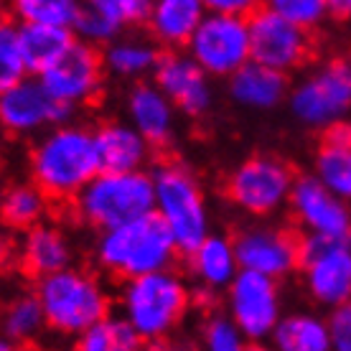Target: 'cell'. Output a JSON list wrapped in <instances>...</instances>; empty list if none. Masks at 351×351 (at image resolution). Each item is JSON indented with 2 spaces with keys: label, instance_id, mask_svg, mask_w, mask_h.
I'll list each match as a JSON object with an SVG mask.
<instances>
[{
  "label": "cell",
  "instance_id": "cell-1",
  "mask_svg": "<svg viewBox=\"0 0 351 351\" xmlns=\"http://www.w3.org/2000/svg\"><path fill=\"white\" fill-rule=\"evenodd\" d=\"M99 171L95 130L82 125H53L31 150L34 184L56 202L74 199Z\"/></svg>",
  "mask_w": 351,
  "mask_h": 351
},
{
  "label": "cell",
  "instance_id": "cell-2",
  "mask_svg": "<svg viewBox=\"0 0 351 351\" xmlns=\"http://www.w3.org/2000/svg\"><path fill=\"white\" fill-rule=\"evenodd\" d=\"M189 308L191 290L171 267L130 278L120 290V316L150 346L166 343L186 321Z\"/></svg>",
  "mask_w": 351,
  "mask_h": 351
},
{
  "label": "cell",
  "instance_id": "cell-3",
  "mask_svg": "<svg viewBox=\"0 0 351 351\" xmlns=\"http://www.w3.org/2000/svg\"><path fill=\"white\" fill-rule=\"evenodd\" d=\"M178 255L181 252L171 232L156 211L105 229L97 239L99 267L123 282L138 275L173 267Z\"/></svg>",
  "mask_w": 351,
  "mask_h": 351
},
{
  "label": "cell",
  "instance_id": "cell-4",
  "mask_svg": "<svg viewBox=\"0 0 351 351\" xmlns=\"http://www.w3.org/2000/svg\"><path fill=\"white\" fill-rule=\"evenodd\" d=\"M156 204L153 211L168 227L181 255H189L193 247L211 234V214L206 193L191 168L184 163H160L153 171Z\"/></svg>",
  "mask_w": 351,
  "mask_h": 351
},
{
  "label": "cell",
  "instance_id": "cell-5",
  "mask_svg": "<svg viewBox=\"0 0 351 351\" xmlns=\"http://www.w3.org/2000/svg\"><path fill=\"white\" fill-rule=\"evenodd\" d=\"M156 204L153 173L141 171H99L74 196V209L89 227L112 229L143 214H150Z\"/></svg>",
  "mask_w": 351,
  "mask_h": 351
},
{
  "label": "cell",
  "instance_id": "cell-6",
  "mask_svg": "<svg viewBox=\"0 0 351 351\" xmlns=\"http://www.w3.org/2000/svg\"><path fill=\"white\" fill-rule=\"evenodd\" d=\"M36 295L44 308L46 326L62 336H77L92 324L110 316V295L105 285L77 267H64L38 278Z\"/></svg>",
  "mask_w": 351,
  "mask_h": 351
},
{
  "label": "cell",
  "instance_id": "cell-7",
  "mask_svg": "<svg viewBox=\"0 0 351 351\" xmlns=\"http://www.w3.org/2000/svg\"><path fill=\"white\" fill-rule=\"evenodd\" d=\"M293 120L308 130L324 132L328 125L351 117V62L334 59L308 71L288 92Z\"/></svg>",
  "mask_w": 351,
  "mask_h": 351
},
{
  "label": "cell",
  "instance_id": "cell-8",
  "mask_svg": "<svg viewBox=\"0 0 351 351\" xmlns=\"http://www.w3.org/2000/svg\"><path fill=\"white\" fill-rule=\"evenodd\" d=\"M295 178V171L282 158L257 153L229 173L227 199L247 217L267 219L288 206Z\"/></svg>",
  "mask_w": 351,
  "mask_h": 351
},
{
  "label": "cell",
  "instance_id": "cell-9",
  "mask_svg": "<svg viewBox=\"0 0 351 351\" xmlns=\"http://www.w3.org/2000/svg\"><path fill=\"white\" fill-rule=\"evenodd\" d=\"M186 51L202 64V69L211 80H229L239 66H245L252 59L247 18L229 13H206L189 38Z\"/></svg>",
  "mask_w": 351,
  "mask_h": 351
},
{
  "label": "cell",
  "instance_id": "cell-10",
  "mask_svg": "<svg viewBox=\"0 0 351 351\" xmlns=\"http://www.w3.org/2000/svg\"><path fill=\"white\" fill-rule=\"evenodd\" d=\"M224 293H227V313L237 321L247 343L255 346L270 343L272 331L282 318L278 280L252 270H239Z\"/></svg>",
  "mask_w": 351,
  "mask_h": 351
},
{
  "label": "cell",
  "instance_id": "cell-11",
  "mask_svg": "<svg viewBox=\"0 0 351 351\" xmlns=\"http://www.w3.org/2000/svg\"><path fill=\"white\" fill-rule=\"evenodd\" d=\"M300 272L308 298L331 308L351 298V247L346 239L303 237Z\"/></svg>",
  "mask_w": 351,
  "mask_h": 351
},
{
  "label": "cell",
  "instance_id": "cell-12",
  "mask_svg": "<svg viewBox=\"0 0 351 351\" xmlns=\"http://www.w3.org/2000/svg\"><path fill=\"white\" fill-rule=\"evenodd\" d=\"M250 56L252 62L280 69L285 74L300 69L311 56V31L295 26L270 8H257L247 16Z\"/></svg>",
  "mask_w": 351,
  "mask_h": 351
},
{
  "label": "cell",
  "instance_id": "cell-13",
  "mask_svg": "<svg viewBox=\"0 0 351 351\" xmlns=\"http://www.w3.org/2000/svg\"><path fill=\"white\" fill-rule=\"evenodd\" d=\"M288 209L308 237L346 239L351 227V204L339 199L316 176H298L290 191Z\"/></svg>",
  "mask_w": 351,
  "mask_h": 351
},
{
  "label": "cell",
  "instance_id": "cell-14",
  "mask_svg": "<svg viewBox=\"0 0 351 351\" xmlns=\"http://www.w3.org/2000/svg\"><path fill=\"white\" fill-rule=\"evenodd\" d=\"M102 74H105V62H102V53L97 51V46L74 38L69 49L36 77L44 82L46 89L59 102L74 110L80 105H87L99 92Z\"/></svg>",
  "mask_w": 351,
  "mask_h": 351
},
{
  "label": "cell",
  "instance_id": "cell-15",
  "mask_svg": "<svg viewBox=\"0 0 351 351\" xmlns=\"http://www.w3.org/2000/svg\"><path fill=\"white\" fill-rule=\"evenodd\" d=\"M71 107L59 102L38 77L28 74L10 89L0 92V125L13 135H34L66 123Z\"/></svg>",
  "mask_w": 351,
  "mask_h": 351
},
{
  "label": "cell",
  "instance_id": "cell-16",
  "mask_svg": "<svg viewBox=\"0 0 351 351\" xmlns=\"http://www.w3.org/2000/svg\"><path fill=\"white\" fill-rule=\"evenodd\" d=\"M300 245L303 239L295 237L290 229L270 224L247 227L234 237L242 270L260 272L278 282L300 267Z\"/></svg>",
  "mask_w": 351,
  "mask_h": 351
},
{
  "label": "cell",
  "instance_id": "cell-17",
  "mask_svg": "<svg viewBox=\"0 0 351 351\" xmlns=\"http://www.w3.org/2000/svg\"><path fill=\"white\" fill-rule=\"evenodd\" d=\"M153 82L186 117H204L214 105L211 77L189 51L184 53L181 49H168L166 53H160V62L153 71Z\"/></svg>",
  "mask_w": 351,
  "mask_h": 351
},
{
  "label": "cell",
  "instance_id": "cell-18",
  "mask_svg": "<svg viewBox=\"0 0 351 351\" xmlns=\"http://www.w3.org/2000/svg\"><path fill=\"white\" fill-rule=\"evenodd\" d=\"M128 123L141 132L153 148H163L173 141L178 110L156 82H135L125 99Z\"/></svg>",
  "mask_w": 351,
  "mask_h": 351
},
{
  "label": "cell",
  "instance_id": "cell-19",
  "mask_svg": "<svg viewBox=\"0 0 351 351\" xmlns=\"http://www.w3.org/2000/svg\"><path fill=\"white\" fill-rule=\"evenodd\" d=\"M229 99L250 112H270L282 102H288L290 82L280 69L265 66L260 62H250L239 66L227 80Z\"/></svg>",
  "mask_w": 351,
  "mask_h": 351
},
{
  "label": "cell",
  "instance_id": "cell-20",
  "mask_svg": "<svg viewBox=\"0 0 351 351\" xmlns=\"http://www.w3.org/2000/svg\"><path fill=\"white\" fill-rule=\"evenodd\" d=\"M186 257H189L191 278L209 293L227 290L229 282L234 280L237 272L242 270L234 237H227V234H214L211 232L209 237L199 242Z\"/></svg>",
  "mask_w": 351,
  "mask_h": 351
},
{
  "label": "cell",
  "instance_id": "cell-21",
  "mask_svg": "<svg viewBox=\"0 0 351 351\" xmlns=\"http://www.w3.org/2000/svg\"><path fill=\"white\" fill-rule=\"evenodd\" d=\"M102 171H141L150 160V145L128 120H110L95 130Z\"/></svg>",
  "mask_w": 351,
  "mask_h": 351
},
{
  "label": "cell",
  "instance_id": "cell-22",
  "mask_svg": "<svg viewBox=\"0 0 351 351\" xmlns=\"http://www.w3.org/2000/svg\"><path fill=\"white\" fill-rule=\"evenodd\" d=\"M209 10L204 0H153L148 13L150 38L166 49H186Z\"/></svg>",
  "mask_w": 351,
  "mask_h": 351
},
{
  "label": "cell",
  "instance_id": "cell-23",
  "mask_svg": "<svg viewBox=\"0 0 351 351\" xmlns=\"http://www.w3.org/2000/svg\"><path fill=\"white\" fill-rule=\"evenodd\" d=\"M21 260L34 278H46L71 265V245L66 234L53 224L38 221L36 227L26 229Z\"/></svg>",
  "mask_w": 351,
  "mask_h": 351
},
{
  "label": "cell",
  "instance_id": "cell-24",
  "mask_svg": "<svg viewBox=\"0 0 351 351\" xmlns=\"http://www.w3.org/2000/svg\"><path fill=\"white\" fill-rule=\"evenodd\" d=\"M105 71L117 80L143 82L153 77V71L160 62V49L153 38L141 36H117L102 51Z\"/></svg>",
  "mask_w": 351,
  "mask_h": 351
},
{
  "label": "cell",
  "instance_id": "cell-25",
  "mask_svg": "<svg viewBox=\"0 0 351 351\" xmlns=\"http://www.w3.org/2000/svg\"><path fill=\"white\" fill-rule=\"evenodd\" d=\"M270 343L278 351H328L331 349L328 321L308 311L282 313L270 336Z\"/></svg>",
  "mask_w": 351,
  "mask_h": 351
},
{
  "label": "cell",
  "instance_id": "cell-26",
  "mask_svg": "<svg viewBox=\"0 0 351 351\" xmlns=\"http://www.w3.org/2000/svg\"><path fill=\"white\" fill-rule=\"evenodd\" d=\"M71 41H74L71 28L21 23V46H23V56L31 74H41L46 66H51L69 49Z\"/></svg>",
  "mask_w": 351,
  "mask_h": 351
},
{
  "label": "cell",
  "instance_id": "cell-27",
  "mask_svg": "<svg viewBox=\"0 0 351 351\" xmlns=\"http://www.w3.org/2000/svg\"><path fill=\"white\" fill-rule=\"evenodd\" d=\"M143 339L123 316H105L77 336V349L82 351H138Z\"/></svg>",
  "mask_w": 351,
  "mask_h": 351
},
{
  "label": "cell",
  "instance_id": "cell-28",
  "mask_svg": "<svg viewBox=\"0 0 351 351\" xmlns=\"http://www.w3.org/2000/svg\"><path fill=\"white\" fill-rule=\"evenodd\" d=\"M44 328H49V326H46L44 308H41V300L36 293L34 295H18L0 316V331L16 346L36 341Z\"/></svg>",
  "mask_w": 351,
  "mask_h": 351
},
{
  "label": "cell",
  "instance_id": "cell-29",
  "mask_svg": "<svg viewBox=\"0 0 351 351\" xmlns=\"http://www.w3.org/2000/svg\"><path fill=\"white\" fill-rule=\"evenodd\" d=\"M46 196L36 184H18L5 191L0 214L3 221L13 229H31L46 217Z\"/></svg>",
  "mask_w": 351,
  "mask_h": 351
},
{
  "label": "cell",
  "instance_id": "cell-30",
  "mask_svg": "<svg viewBox=\"0 0 351 351\" xmlns=\"http://www.w3.org/2000/svg\"><path fill=\"white\" fill-rule=\"evenodd\" d=\"M313 176L339 199L351 204V145L321 143L313 158Z\"/></svg>",
  "mask_w": 351,
  "mask_h": 351
},
{
  "label": "cell",
  "instance_id": "cell-31",
  "mask_svg": "<svg viewBox=\"0 0 351 351\" xmlns=\"http://www.w3.org/2000/svg\"><path fill=\"white\" fill-rule=\"evenodd\" d=\"M84 0H10V10L18 23L71 28Z\"/></svg>",
  "mask_w": 351,
  "mask_h": 351
},
{
  "label": "cell",
  "instance_id": "cell-32",
  "mask_svg": "<svg viewBox=\"0 0 351 351\" xmlns=\"http://www.w3.org/2000/svg\"><path fill=\"white\" fill-rule=\"evenodd\" d=\"M28 64L21 46V23L0 21V92L26 80Z\"/></svg>",
  "mask_w": 351,
  "mask_h": 351
},
{
  "label": "cell",
  "instance_id": "cell-33",
  "mask_svg": "<svg viewBox=\"0 0 351 351\" xmlns=\"http://www.w3.org/2000/svg\"><path fill=\"white\" fill-rule=\"evenodd\" d=\"M263 5L306 31L324 26V21L331 13L328 0H263Z\"/></svg>",
  "mask_w": 351,
  "mask_h": 351
},
{
  "label": "cell",
  "instance_id": "cell-34",
  "mask_svg": "<svg viewBox=\"0 0 351 351\" xmlns=\"http://www.w3.org/2000/svg\"><path fill=\"white\" fill-rule=\"evenodd\" d=\"M120 31H123V26L114 18H110L102 10L92 8V5H82L80 16H77L74 26H71L74 38L87 41L92 46H107L112 38L120 36Z\"/></svg>",
  "mask_w": 351,
  "mask_h": 351
},
{
  "label": "cell",
  "instance_id": "cell-35",
  "mask_svg": "<svg viewBox=\"0 0 351 351\" xmlns=\"http://www.w3.org/2000/svg\"><path fill=\"white\" fill-rule=\"evenodd\" d=\"M202 346L209 351H242L247 339L229 313H214L202 326Z\"/></svg>",
  "mask_w": 351,
  "mask_h": 351
},
{
  "label": "cell",
  "instance_id": "cell-36",
  "mask_svg": "<svg viewBox=\"0 0 351 351\" xmlns=\"http://www.w3.org/2000/svg\"><path fill=\"white\" fill-rule=\"evenodd\" d=\"M84 5L102 10L110 18H114L123 28L145 23L153 0H84Z\"/></svg>",
  "mask_w": 351,
  "mask_h": 351
},
{
  "label": "cell",
  "instance_id": "cell-37",
  "mask_svg": "<svg viewBox=\"0 0 351 351\" xmlns=\"http://www.w3.org/2000/svg\"><path fill=\"white\" fill-rule=\"evenodd\" d=\"M326 321H328V334H331V349L351 351V298L331 308Z\"/></svg>",
  "mask_w": 351,
  "mask_h": 351
},
{
  "label": "cell",
  "instance_id": "cell-38",
  "mask_svg": "<svg viewBox=\"0 0 351 351\" xmlns=\"http://www.w3.org/2000/svg\"><path fill=\"white\" fill-rule=\"evenodd\" d=\"M209 13H229V16H252L263 8V0H204Z\"/></svg>",
  "mask_w": 351,
  "mask_h": 351
},
{
  "label": "cell",
  "instance_id": "cell-39",
  "mask_svg": "<svg viewBox=\"0 0 351 351\" xmlns=\"http://www.w3.org/2000/svg\"><path fill=\"white\" fill-rule=\"evenodd\" d=\"M321 143H328V145H351V117L328 125L324 130V141Z\"/></svg>",
  "mask_w": 351,
  "mask_h": 351
},
{
  "label": "cell",
  "instance_id": "cell-40",
  "mask_svg": "<svg viewBox=\"0 0 351 351\" xmlns=\"http://www.w3.org/2000/svg\"><path fill=\"white\" fill-rule=\"evenodd\" d=\"M10 349H16V343L10 341L8 336L0 331V351H10Z\"/></svg>",
  "mask_w": 351,
  "mask_h": 351
},
{
  "label": "cell",
  "instance_id": "cell-41",
  "mask_svg": "<svg viewBox=\"0 0 351 351\" xmlns=\"http://www.w3.org/2000/svg\"><path fill=\"white\" fill-rule=\"evenodd\" d=\"M339 10H341V13H346V16L351 18V0H343V3H341V8H339Z\"/></svg>",
  "mask_w": 351,
  "mask_h": 351
},
{
  "label": "cell",
  "instance_id": "cell-42",
  "mask_svg": "<svg viewBox=\"0 0 351 351\" xmlns=\"http://www.w3.org/2000/svg\"><path fill=\"white\" fill-rule=\"evenodd\" d=\"M328 3H331V8H341L343 0H328Z\"/></svg>",
  "mask_w": 351,
  "mask_h": 351
},
{
  "label": "cell",
  "instance_id": "cell-43",
  "mask_svg": "<svg viewBox=\"0 0 351 351\" xmlns=\"http://www.w3.org/2000/svg\"><path fill=\"white\" fill-rule=\"evenodd\" d=\"M346 245L351 247V227H349V234H346Z\"/></svg>",
  "mask_w": 351,
  "mask_h": 351
}]
</instances>
